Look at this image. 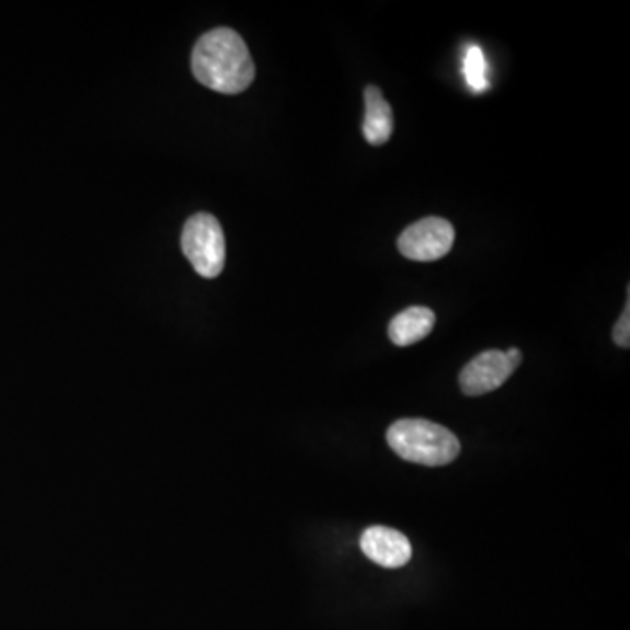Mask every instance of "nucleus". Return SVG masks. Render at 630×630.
I'll return each instance as SVG.
<instances>
[{
    "instance_id": "1a4fd4ad",
    "label": "nucleus",
    "mask_w": 630,
    "mask_h": 630,
    "mask_svg": "<svg viewBox=\"0 0 630 630\" xmlns=\"http://www.w3.org/2000/svg\"><path fill=\"white\" fill-rule=\"evenodd\" d=\"M466 83L474 93L488 90V60L479 46H471L465 57Z\"/></svg>"
},
{
    "instance_id": "9b49d317",
    "label": "nucleus",
    "mask_w": 630,
    "mask_h": 630,
    "mask_svg": "<svg viewBox=\"0 0 630 630\" xmlns=\"http://www.w3.org/2000/svg\"><path fill=\"white\" fill-rule=\"evenodd\" d=\"M506 356H508L509 363H512L513 368L517 370V366L522 363V353L517 347H512L506 351Z\"/></svg>"
},
{
    "instance_id": "6e6552de",
    "label": "nucleus",
    "mask_w": 630,
    "mask_h": 630,
    "mask_svg": "<svg viewBox=\"0 0 630 630\" xmlns=\"http://www.w3.org/2000/svg\"><path fill=\"white\" fill-rule=\"evenodd\" d=\"M365 123H363V134L371 146H383L391 139L394 130V114L391 105L383 99L378 87H368L365 92Z\"/></svg>"
},
{
    "instance_id": "423d86ee",
    "label": "nucleus",
    "mask_w": 630,
    "mask_h": 630,
    "mask_svg": "<svg viewBox=\"0 0 630 630\" xmlns=\"http://www.w3.org/2000/svg\"><path fill=\"white\" fill-rule=\"evenodd\" d=\"M362 550L371 562L386 570H398L412 559V545L400 530L371 526L363 532Z\"/></svg>"
},
{
    "instance_id": "39448f33",
    "label": "nucleus",
    "mask_w": 630,
    "mask_h": 630,
    "mask_svg": "<svg viewBox=\"0 0 630 630\" xmlns=\"http://www.w3.org/2000/svg\"><path fill=\"white\" fill-rule=\"evenodd\" d=\"M513 368L503 351H485L465 366L459 377L466 396H482L496 391L512 377Z\"/></svg>"
},
{
    "instance_id": "7ed1b4c3",
    "label": "nucleus",
    "mask_w": 630,
    "mask_h": 630,
    "mask_svg": "<svg viewBox=\"0 0 630 630\" xmlns=\"http://www.w3.org/2000/svg\"><path fill=\"white\" fill-rule=\"evenodd\" d=\"M184 256L190 260L196 274L205 278H216L225 268L227 242L218 219L210 214H196L184 227Z\"/></svg>"
},
{
    "instance_id": "20e7f679",
    "label": "nucleus",
    "mask_w": 630,
    "mask_h": 630,
    "mask_svg": "<svg viewBox=\"0 0 630 630\" xmlns=\"http://www.w3.org/2000/svg\"><path fill=\"white\" fill-rule=\"evenodd\" d=\"M454 242L456 230L453 222L431 216L413 222L412 227L401 233L398 251L409 260L427 263L447 256L448 252L453 251Z\"/></svg>"
},
{
    "instance_id": "f257e3e1",
    "label": "nucleus",
    "mask_w": 630,
    "mask_h": 630,
    "mask_svg": "<svg viewBox=\"0 0 630 630\" xmlns=\"http://www.w3.org/2000/svg\"><path fill=\"white\" fill-rule=\"evenodd\" d=\"M193 72L214 92L237 95L251 87L256 67L244 39L231 28H216L202 35L193 49Z\"/></svg>"
},
{
    "instance_id": "9d476101",
    "label": "nucleus",
    "mask_w": 630,
    "mask_h": 630,
    "mask_svg": "<svg viewBox=\"0 0 630 630\" xmlns=\"http://www.w3.org/2000/svg\"><path fill=\"white\" fill-rule=\"evenodd\" d=\"M614 340L618 347L629 348L630 345V301H627L626 310L615 324Z\"/></svg>"
},
{
    "instance_id": "f03ea898",
    "label": "nucleus",
    "mask_w": 630,
    "mask_h": 630,
    "mask_svg": "<svg viewBox=\"0 0 630 630\" xmlns=\"http://www.w3.org/2000/svg\"><path fill=\"white\" fill-rule=\"evenodd\" d=\"M387 444L404 461L433 468L450 465L461 453V444L453 431L426 419L394 422L387 429Z\"/></svg>"
},
{
    "instance_id": "0eeeda50",
    "label": "nucleus",
    "mask_w": 630,
    "mask_h": 630,
    "mask_svg": "<svg viewBox=\"0 0 630 630\" xmlns=\"http://www.w3.org/2000/svg\"><path fill=\"white\" fill-rule=\"evenodd\" d=\"M436 316L427 307H410L403 310L392 319L389 324V339L398 347H409V345L419 344L421 340L431 335L435 328Z\"/></svg>"
}]
</instances>
